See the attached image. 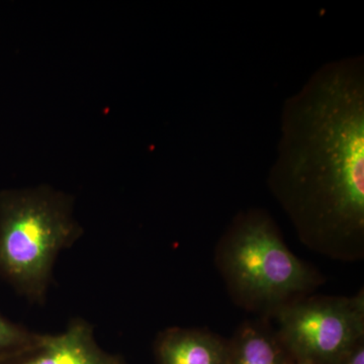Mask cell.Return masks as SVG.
<instances>
[{
    "label": "cell",
    "instance_id": "1",
    "mask_svg": "<svg viewBox=\"0 0 364 364\" xmlns=\"http://www.w3.org/2000/svg\"><path fill=\"white\" fill-rule=\"evenodd\" d=\"M272 195L301 240L339 259L364 248V57L317 69L282 107Z\"/></svg>",
    "mask_w": 364,
    "mask_h": 364
},
{
    "label": "cell",
    "instance_id": "2",
    "mask_svg": "<svg viewBox=\"0 0 364 364\" xmlns=\"http://www.w3.org/2000/svg\"><path fill=\"white\" fill-rule=\"evenodd\" d=\"M82 234L70 200L45 188L0 193V279L42 301L59 253Z\"/></svg>",
    "mask_w": 364,
    "mask_h": 364
},
{
    "label": "cell",
    "instance_id": "3",
    "mask_svg": "<svg viewBox=\"0 0 364 364\" xmlns=\"http://www.w3.org/2000/svg\"><path fill=\"white\" fill-rule=\"evenodd\" d=\"M215 255L232 296L251 310L275 312L318 284V275L289 250L264 210L237 215Z\"/></svg>",
    "mask_w": 364,
    "mask_h": 364
},
{
    "label": "cell",
    "instance_id": "4",
    "mask_svg": "<svg viewBox=\"0 0 364 364\" xmlns=\"http://www.w3.org/2000/svg\"><path fill=\"white\" fill-rule=\"evenodd\" d=\"M277 339L296 361L338 364L364 338V296L294 301L274 312Z\"/></svg>",
    "mask_w": 364,
    "mask_h": 364
},
{
    "label": "cell",
    "instance_id": "5",
    "mask_svg": "<svg viewBox=\"0 0 364 364\" xmlns=\"http://www.w3.org/2000/svg\"><path fill=\"white\" fill-rule=\"evenodd\" d=\"M30 353L13 364H124L119 356L100 348L91 325L79 318L59 334L39 335Z\"/></svg>",
    "mask_w": 364,
    "mask_h": 364
},
{
    "label": "cell",
    "instance_id": "6",
    "mask_svg": "<svg viewBox=\"0 0 364 364\" xmlns=\"http://www.w3.org/2000/svg\"><path fill=\"white\" fill-rule=\"evenodd\" d=\"M155 354L158 364H231L230 343L200 330H164L157 337Z\"/></svg>",
    "mask_w": 364,
    "mask_h": 364
},
{
    "label": "cell",
    "instance_id": "7",
    "mask_svg": "<svg viewBox=\"0 0 364 364\" xmlns=\"http://www.w3.org/2000/svg\"><path fill=\"white\" fill-rule=\"evenodd\" d=\"M230 347L231 364H291L277 337L260 325H244Z\"/></svg>",
    "mask_w": 364,
    "mask_h": 364
},
{
    "label": "cell",
    "instance_id": "8",
    "mask_svg": "<svg viewBox=\"0 0 364 364\" xmlns=\"http://www.w3.org/2000/svg\"><path fill=\"white\" fill-rule=\"evenodd\" d=\"M39 335L14 324L0 315V359L28 353L35 348Z\"/></svg>",
    "mask_w": 364,
    "mask_h": 364
},
{
    "label": "cell",
    "instance_id": "9",
    "mask_svg": "<svg viewBox=\"0 0 364 364\" xmlns=\"http://www.w3.org/2000/svg\"><path fill=\"white\" fill-rule=\"evenodd\" d=\"M338 364H364V340L354 345Z\"/></svg>",
    "mask_w": 364,
    "mask_h": 364
},
{
    "label": "cell",
    "instance_id": "10",
    "mask_svg": "<svg viewBox=\"0 0 364 364\" xmlns=\"http://www.w3.org/2000/svg\"><path fill=\"white\" fill-rule=\"evenodd\" d=\"M296 361V360H294ZM291 364H315V363H306V361H296L294 363Z\"/></svg>",
    "mask_w": 364,
    "mask_h": 364
}]
</instances>
